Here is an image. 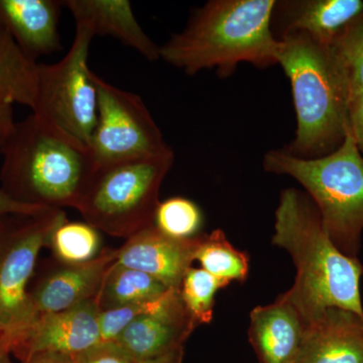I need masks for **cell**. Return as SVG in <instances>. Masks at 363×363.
<instances>
[{
	"label": "cell",
	"instance_id": "1",
	"mask_svg": "<svg viewBox=\"0 0 363 363\" xmlns=\"http://www.w3.org/2000/svg\"><path fill=\"white\" fill-rule=\"evenodd\" d=\"M272 243L285 250L295 264V283L283 295L307 324L328 308L363 315L362 262L332 242L309 196L295 188L281 191Z\"/></svg>",
	"mask_w": 363,
	"mask_h": 363
},
{
	"label": "cell",
	"instance_id": "10",
	"mask_svg": "<svg viewBox=\"0 0 363 363\" xmlns=\"http://www.w3.org/2000/svg\"><path fill=\"white\" fill-rule=\"evenodd\" d=\"M195 328L179 290H169L126 327L116 343L135 362H150L184 350Z\"/></svg>",
	"mask_w": 363,
	"mask_h": 363
},
{
	"label": "cell",
	"instance_id": "20",
	"mask_svg": "<svg viewBox=\"0 0 363 363\" xmlns=\"http://www.w3.org/2000/svg\"><path fill=\"white\" fill-rule=\"evenodd\" d=\"M172 289L138 269L114 262L107 272L96 297L100 311L142 304L161 298Z\"/></svg>",
	"mask_w": 363,
	"mask_h": 363
},
{
	"label": "cell",
	"instance_id": "31",
	"mask_svg": "<svg viewBox=\"0 0 363 363\" xmlns=\"http://www.w3.org/2000/svg\"><path fill=\"white\" fill-rule=\"evenodd\" d=\"M71 359L70 357L54 353H37L21 360V363H71Z\"/></svg>",
	"mask_w": 363,
	"mask_h": 363
},
{
	"label": "cell",
	"instance_id": "6",
	"mask_svg": "<svg viewBox=\"0 0 363 363\" xmlns=\"http://www.w3.org/2000/svg\"><path fill=\"white\" fill-rule=\"evenodd\" d=\"M174 152L99 167L77 208L100 233L128 238L154 226L162 184Z\"/></svg>",
	"mask_w": 363,
	"mask_h": 363
},
{
	"label": "cell",
	"instance_id": "34",
	"mask_svg": "<svg viewBox=\"0 0 363 363\" xmlns=\"http://www.w3.org/2000/svg\"><path fill=\"white\" fill-rule=\"evenodd\" d=\"M362 278H363V276H362Z\"/></svg>",
	"mask_w": 363,
	"mask_h": 363
},
{
	"label": "cell",
	"instance_id": "11",
	"mask_svg": "<svg viewBox=\"0 0 363 363\" xmlns=\"http://www.w3.org/2000/svg\"><path fill=\"white\" fill-rule=\"evenodd\" d=\"M117 250L104 248L97 259L81 264L54 262L30 283L28 296L35 316L70 309L96 300L107 272L116 262Z\"/></svg>",
	"mask_w": 363,
	"mask_h": 363
},
{
	"label": "cell",
	"instance_id": "15",
	"mask_svg": "<svg viewBox=\"0 0 363 363\" xmlns=\"http://www.w3.org/2000/svg\"><path fill=\"white\" fill-rule=\"evenodd\" d=\"M363 11V0H284L276 1L272 28L277 39L302 33L330 45Z\"/></svg>",
	"mask_w": 363,
	"mask_h": 363
},
{
	"label": "cell",
	"instance_id": "3",
	"mask_svg": "<svg viewBox=\"0 0 363 363\" xmlns=\"http://www.w3.org/2000/svg\"><path fill=\"white\" fill-rule=\"evenodd\" d=\"M277 0H210L181 33L160 45V58L189 76L216 69L223 77L241 63L278 64L272 28Z\"/></svg>",
	"mask_w": 363,
	"mask_h": 363
},
{
	"label": "cell",
	"instance_id": "9",
	"mask_svg": "<svg viewBox=\"0 0 363 363\" xmlns=\"http://www.w3.org/2000/svg\"><path fill=\"white\" fill-rule=\"evenodd\" d=\"M96 125L89 142L97 168L174 152L142 98L95 74Z\"/></svg>",
	"mask_w": 363,
	"mask_h": 363
},
{
	"label": "cell",
	"instance_id": "16",
	"mask_svg": "<svg viewBox=\"0 0 363 363\" xmlns=\"http://www.w3.org/2000/svg\"><path fill=\"white\" fill-rule=\"evenodd\" d=\"M248 338L259 363H296L307 326L284 295L250 312Z\"/></svg>",
	"mask_w": 363,
	"mask_h": 363
},
{
	"label": "cell",
	"instance_id": "7",
	"mask_svg": "<svg viewBox=\"0 0 363 363\" xmlns=\"http://www.w3.org/2000/svg\"><path fill=\"white\" fill-rule=\"evenodd\" d=\"M66 219L61 209L0 217V346L9 354L18 352L38 320L28 290L40 250Z\"/></svg>",
	"mask_w": 363,
	"mask_h": 363
},
{
	"label": "cell",
	"instance_id": "28",
	"mask_svg": "<svg viewBox=\"0 0 363 363\" xmlns=\"http://www.w3.org/2000/svg\"><path fill=\"white\" fill-rule=\"evenodd\" d=\"M348 125L363 156V93L350 98Z\"/></svg>",
	"mask_w": 363,
	"mask_h": 363
},
{
	"label": "cell",
	"instance_id": "25",
	"mask_svg": "<svg viewBox=\"0 0 363 363\" xmlns=\"http://www.w3.org/2000/svg\"><path fill=\"white\" fill-rule=\"evenodd\" d=\"M154 225L171 238L191 240L199 235L203 214L199 206L187 198H168L159 203Z\"/></svg>",
	"mask_w": 363,
	"mask_h": 363
},
{
	"label": "cell",
	"instance_id": "29",
	"mask_svg": "<svg viewBox=\"0 0 363 363\" xmlns=\"http://www.w3.org/2000/svg\"><path fill=\"white\" fill-rule=\"evenodd\" d=\"M45 208L28 206L14 201L4 191L0 190V216L6 215H35L45 211Z\"/></svg>",
	"mask_w": 363,
	"mask_h": 363
},
{
	"label": "cell",
	"instance_id": "24",
	"mask_svg": "<svg viewBox=\"0 0 363 363\" xmlns=\"http://www.w3.org/2000/svg\"><path fill=\"white\" fill-rule=\"evenodd\" d=\"M227 286L209 272L197 267H190L182 281L179 292L196 326L209 324L213 318L215 296Z\"/></svg>",
	"mask_w": 363,
	"mask_h": 363
},
{
	"label": "cell",
	"instance_id": "35",
	"mask_svg": "<svg viewBox=\"0 0 363 363\" xmlns=\"http://www.w3.org/2000/svg\"><path fill=\"white\" fill-rule=\"evenodd\" d=\"M0 217H1V216H0Z\"/></svg>",
	"mask_w": 363,
	"mask_h": 363
},
{
	"label": "cell",
	"instance_id": "2",
	"mask_svg": "<svg viewBox=\"0 0 363 363\" xmlns=\"http://www.w3.org/2000/svg\"><path fill=\"white\" fill-rule=\"evenodd\" d=\"M1 156L0 190L45 209L77 210L97 169L87 145L33 112L16 123Z\"/></svg>",
	"mask_w": 363,
	"mask_h": 363
},
{
	"label": "cell",
	"instance_id": "8",
	"mask_svg": "<svg viewBox=\"0 0 363 363\" xmlns=\"http://www.w3.org/2000/svg\"><path fill=\"white\" fill-rule=\"evenodd\" d=\"M93 38L87 28L76 26L75 38L64 58L55 64L39 63L32 111L87 145L98 116L95 73L88 65Z\"/></svg>",
	"mask_w": 363,
	"mask_h": 363
},
{
	"label": "cell",
	"instance_id": "17",
	"mask_svg": "<svg viewBox=\"0 0 363 363\" xmlns=\"http://www.w3.org/2000/svg\"><path fill=\"white\" fill-rule=\"evenodd\" d=\"M63 2L58 0H0V23L28 58L38 62L62 50L59 33Z\"/></svg>",
	"mask_w": 363,
	"mask_h": 363
},
{
	"label": "cell",
	"instance_id": "26",
	"mask_svg": "<svg viewBox=\"0 0 363 363\" xmlns=\"http://www.w3.org/2000/svg\"><path fill=\"white\" fill-rule=\"evenodd\" d=\"M156 301V300H155ZM155 301L142 304L128 305L123 307L100 311V343H113L138 316L149 311Z\"/></svg>",
	"mask_w": 363,
	"mask_h": 363
},
{
	"label": "cell",
	"instance_id": "5",
	"mask_svg": "<svg viewBox=\"0 0 363 363\" xmlns=\"http://www.w3.org/2000/svg\"><path fill=\"white\" fill-rule=\"evenodd\" d=\"M262 164L269 173L298 182L332 242L344 255L357 257L363 231V156L350 125L342 143L326 156L303 159L285 149L272 150Z\"/></svg>",
	"mask_w": 363,
	"mask_h": 363
},
{
	"label": "cell",
	"instance_id": "12",
	"mask_svg": "<svg viewBox=\"0 0 363 363\" xmlns=\"http://www.w3.org/2000/svg\"><path fill=\"white\" fill-rule=\"evenodd\" d=\"M100 310L91 300L70 309L40 315L16 353L21 360L37 353L74 358L100 343Z\"/></svg>",
	"mask_w": 363,
	"mask_h": 363
},
{
	"label": "cell",
	"instance_id": "22",
	"mask_svg": "<svg viewBox=\"0 0 363 363\" xmlns=\"http://www.w3.org/2000/svg\"><path fill=\"white\" fill-rule=\"evenodd\" d=\"M47 247L55 260L68 264H86L97 259L104 250L98 229L87 222L68 219L54 229Z\"/></svg>",
	"mask_w": 363,
	"mask_h": 363
},
{
	"label": "cell",
	"instance_id": "33",
	"mask_svg": "<svg viewBox=\"0 0 363 363\" xmlns=\"http://www.w3.org/2000/svg\"><path fill=\"white\" fill-rule=\"evenodd\" d=\"M0 363H11L9 354L0 346Z\"/></svg>",
	"mask_w": 363,
	"mask_h": 363
},
{
	"label": "cell",
	"instance_id": "14",
	"mask_svg": "<svg viewBox=\"0 0 363 363\" xmlns=\"http://www.w3.org/2000/svg\"><path fill=\"white\" fill-rule=\"evenodd\" d=\"M296 363H363V315L325 310L306 326Z\"/></svg>",
	"mask_w": 363,
	"mask_h": 363
},
{
	"label": "cell",
	"instance_id": "30",
	"mask_svg": "<svg viewBox=\"0 0 363 363\" xmlns=\"http://www.w3.org/2000/svg\"><path fill=\"white\" fill-rule=\"evenodd\" d=\"M16 123L13 106L11 105L0 106V155L2 154L7 140L13 133Z\"/></svg>",
	"mask_w": 363,
	"mask_h": 363
},
{
	"label": "cell",
	"instance_id": "32",
	"mask_svg": "<svg viewBox=\"0 0 363 363\" xmlns=\"http://www.w3.org/2000/svg\"><path fill=\"white\" fill-rule=\"evenodd\" d=\"M184 357V350L169 354L168 357L159 358V359L150 360V362H136V363H182Z\"/></svg>",
	"mask_w": 363,
	"mask_h": 363
},
{
	"label": "cell",
	"instance_id": "13",
	"mask_svg": "<svg viewBox=\"0 0 363 363\" xmlns=\"http://www.w3.org/2000/svg\"><path fill=\"white\" fill-rule=\"evenodd\" d=\"M199 235L177 240L149 227L128 238L117 250V262L152 277L172 290H179L195 262Z\"/></svg>",
	"mask_w": 363,
	"mask_h": 363
},
{
	"label": "cell",
	"instance_id": "27",
	"mask_svg": "<svg viewBox=\"0 0 363 363\" xmlns=\"http://www.w3.org/2000/svg\"><path fill=\"white\" fill-rule=\"evenodd\" d=\"M71 363H136L116 342L99 343L72 358Z\"/></svg>",
	"mask_w": 363,
	"mask_h": 363
},
{
	"label": "cell",
	"instance_id": "4",
	"mask_svg": "<svg viewBox=\"0 0 363 363\" xmlns=\"http://www.w3.org/2000/svg\"><path fill=\"white\" fill-rule=\"evenodd\" d=\"M279 40L278 64L290 79L297 116L295 138L285 150L303 159L326 156L347 131V87L329 45L302 33Z\"/></svg>",
	"mask_w": 363,
	"mask_h": 363
},
{
	"label": "cell",
	"instance_id": "21",
	"mask_svg": "<svg viewBox=\"0 0 363 363\" xmlns=\"http://www.w3.org/2000/svg\"><path fill=\"white\" fill-rule=\"evenodd\" d=\"M195 262H199L201 269L227 286L231 281L242 284L250 274L247 253L234 247L221 229L199 234Z\"/></svg>",
	"mask_w": 363,
	"mask_h": 363
},
{
	"label": "cell",
	"instance_id": "23",
	"mask_svg": "<svg viewBox=\"0 0 363 363\" xmlns=\"http://www.w3.org/2000/svg\"><path fill=\"white\" fill-rule=\"evenodd\" d=\"M350 98L363 93V11L348 23L330 45Z\"/></svg>",
	"mask_w": 363,
	"mask_h": 363
},
{
	"label": "cell",
	"instance_id": "19",
	"mask_svg": "<svg viewBox=\"0 0 363 363\" xmlns=\"http://www.w3.org/2000/svg\"><path fill=\"white\" fill-rule=\"evenodd\" d=\"M39 63L28 58L0 23V106H35Z\"/></svg>",
	"mask_w": 363,
	"mask_h": 363
},
{
	"label": "cell",
	"instance_id": "18",
	"mask_svg": "<svg viewBox=\"0 0 363 363\" xmlns=\"http://www.w3.org/2000/svg\"><path fill=\"white\" fill-rule=\"evenodd\" d=\"M76 26L87 28L94 37H111L135 50L143 58L156 62L160 45L143 30L128 0H65Z\"/></svg>",
	"mask_w": 363,
	"mask_h": 363
}]
</instances>
